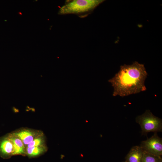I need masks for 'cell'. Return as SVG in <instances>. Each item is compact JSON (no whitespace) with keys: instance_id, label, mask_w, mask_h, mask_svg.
I'll return each mask as SVG.
<instances>
[{"instance_id":"obj_1","label":"cell","mask_w":162,"mask_h":162,"mask_svg":"<svg viewBox=\"0 0 162 162\" xmlns=\"http://www.w3.org/2000/svg\"><path fill=\"white\" fill-rule=\"evenodd\" d=\"M147 75L144 65L137 62L121 65L118 72L108 81L114 88L113 96L123 97L146 91Z\"/></svg>"},{"instance_id":"obj_2","label":"cell","mask_w":162,"mask_h":162,"mask_svg":"<svg viewBox=\"0 0 162 162\" xmlns=\"http://www.w3.org/2000/svg\"><path fill=\"white\" fill-rule=\"evenodd\" d=\"M104 1L73 0L66 2L58 13L59 15L75 14L80 17L86 16Z\"/></svg>"},{"instance_id":"obj_3","label":"cell","mask_w":162,"mask_h":162,"mask_svg":"<svg viewBox=\"0 0 162 162\" xmlns=\"http://www.w3.org/2000/svg\"><path fill=\"white\" fill-rule=\"evenodd\" d=\"M136 122L140 125L142 134L148 133H157L162 131V120L154 116L149 110L136 118Z\"/></svg>"},{"instance_id":"obj_4","label":"cell","mask_w":162,"mask_h":162,"mask_svg":"<svg viewBox=\"0 0 162 162\" xmlns=\"http://www.w3.org/2000/svg\"><path fill=\"white\" fill-rule=\"evenodd\" d=\"M143 150L151 154L160 156L162 155V139L157 133L146 140L141 142L140 146Z\"/></svg>"},{"instance_id":"obj_5","label":"cell","mask_w":162,"mask_h":162,"mask_svg":"<svg viewBox=\"0 0 162 162\" xmlns=\"http://www.w3.org/2000/svg\"><path fill=\"white\" fill-rule=\"evenodd\" d=\"M11 134L19 137L26 148L34 139L44 135L41 131L26 129H20Z\"/></svg>"},{"instance_id":"obj_6","label":"cell","mask_w":162,"mask_h":162,"mask_svg":"<svg viewBox=\"0 0 162 162\" xmlns=\"http://www.w3.org/2000/svg\"><path fill=\"white\" fill-rule=\"evenodd\" d=\"M14 147L13 142L8 135L0 139V156L4 158L13 155Z\"/></svg>"},{"instance_id":"obj_7","label":"cell","mask_w":162,"mask_h":162,"mask_svg":"<svg viewBox=\"0 0 162 162\" xmlns=\"http://www.w3.org/2000/svg\"><path fill=\"white\" fill-rule=\"evenodd\" d=\"M144 151L140 146L132 147L125 158V162H142Z\"/></svg>"},{"instance_id":"obj_8","label":"cell","mask_w":162,"mask_h":162,"mask_svg":"<svg viewBox=\"0 0 162 162\" xmlns=\"http://www.w3.org/2000/svg\"><path fill=\"white\" fill-rule=\"evenodd\" d=\"M8 136L14 145L13 155L26 154V147L22 140L18 137L11 133L8 134Z\"/></svg>"},{"instance_id":"obj_9","label":"cell","mask_w":162,"mask_h":162,"mask_svg":"<svg viewBox=\"0 0 162 162\" xmlns=\"http://www.w3.org/2000/svg\"><path fill=\"white\" fill-rule=\"evenodd\" d=\"M46 146L26 147V154L29 158H33L39 156L44 153L46 151Z\"/></svg>"},{"instance_id":"obj_10","label":"cell","mask_w":162,"mask_h":162,"mask_svg":"<svg viewBox=\"0 0 162 162\" xmlns=\"http://www.w3.org/2000/svg\"><path fill=\"white\" fill-rule=\"evenodd\" d=\"M161 159L160 156H156L144 151L142 162H159Z\"/></svg>"},{"instance_id":"obj_11","label":"cell","mask_w":162,"mask_h":162,"mask_svg":"<svg viewBox=\"0 0 162 162\" xmlns=\"http://www.w3.org/2000/svg\"><path fill=\"white\" fill-rule=\"evenodd\" d=\"M45 139L44 135L34 139L26 147H32L44 146Z\"/></svg>"},{"instance_id":"obj_12","label":"cell","mask_w":162,"mask_h":162,"mask_svg":"<svg viewBox=\"0 0 162 162\" xmlns=\"http://www.w3.org/2000/svg\"><path fill=\"white\" fill-rule=\"evenodd\" d=\"M18 14H20V15H21L22 14V13L21 12H18Z\"/></svg>"},{"instance_id":"obj_13","label":"cell","mask_w":162,"mask_h":162,"mask_svg":"<svg viewBox=\"0 0 162 162\" xmlns=\"http://www.w3.org/2000/svg\"><path fill=\"white\" fill-rule=\"evenodd\" d=\"M159 162H162V159H161Z\"/></svg>"},{"instance_id":"obj_14","label":"cell","mask_w":162,"mask_h":162,"mask_svg":"<svg viewBox=\"0 0 162 162\" xmlns=\"http://www.w3.org/2000/svg\"><path fill=\"white\" fill-rule=\"evenodd\" d=\"M125 162V161H124V162Z\"/></svg>"}]
</instances>
